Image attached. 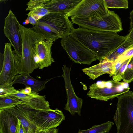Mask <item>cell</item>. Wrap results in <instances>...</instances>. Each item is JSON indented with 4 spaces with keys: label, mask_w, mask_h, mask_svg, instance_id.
<instances>
[{
    "label": "cell",
    "mask_w": 133,
    "mask_h": 133,
    "mask_svg": "<svg viewBox=\"0 0 133 133\" xmlns=\"http://www.w3.org/2000/svg\"><path fill=\"white\" fill-rule=\"evenodd\" d=\"M69 35L92 51L100 62L126 39L125 36L117 33L81 27L74 28Z\"/></svg>",
    "instance_id": "obj_1"
},
{
    "label": "cell",
    "mask_w": 133,
    "mask_h": 133,
    "mask_svg": "<svg viewBox=\"0 0 133 133\" xmlns=\"http://www.w3.org/2000/svg\"><path fill=\"white\" fill-rule=\"evenodd\" d=\"M19 26L22 42L21 57H18L15 51H13L16 72L17 75L25 73L30 74L37 68L32 49L33 43L37 39L45 38L34 32L31 28L25 27L20 23Z\"/></svg>",
    "instance_id": "obj_2"
},
{
    "label": "cell",
    "mask_w": 133,
    "mask_h": 133,
    "mask_svg": "<svg viewBox=\"0 0 133 133\" xmlns=\"http://www.w3.org/2000/svg\"><path fill=\"white\" fill-rule=\"evenodd\" d=\"M117 98L113 118L117 133H133V92L129 91Z\"/></svg>",
    "instance_id": "obj_3"
},
{
    "label": "cell",
    "mask_w": 133,
    "mask_h": 133,
    "mask_svg": "<svg viewBox=\"0 0 133 133\" xmlns=\"http://www.w3.org/2000/svg\"><path fill=\"white\" fill-rule=\"evenodd\" d=\"M71 18L73 24L90 29L116 33L123 30L119 16L114 11L110 10L108 14L100 17L83 18L73 16Z\"/></svg>",
    "instance_id": "obj_4"
},
{
    "label": "cell",
    "mask_w": 133,
    "mask_h": 133,
    "mask_svg": "<svg viewBox=\"0 0 133 133\" xmlns=\"http://www.w3.org/2000/svg\"><path fill=\"white\" fill-rule=\"evenodd\" d=\"M124 82L113 80L101 81L92 84L87 95L92 98L107 101L128 92L130 88L123 86Z\"/></svg>",
    "instance_id": "obj_5"
},
{
    "label": "cell",
    "mask_w": 133,
    "mask_h": 133,
    "mask_svg": "<svg viewBox=\"0 0 133 133\" xmlns=\"http://www.w3.org/2000/svg\"><path fill=\"white\" fill-rule=\"evenodd\" d=\"M60 43L70 58L76 63L90 65L98 60L92 51L69 34L62 38Z\"/></svg>",
    "instance_id": "obj_6"
},
{
    "label": "cell",
    "mask_w": 133,
    "mask_h": 133,
    "mask_svg": "<svg viewBox=\"0 0 133 133\" xmlns=\"http://www.w3.org/2000/svg\"><path fill=\"white\" fill-rule=\"evenodd\" d=\"M109 11L104 0H82L66 15L68 17L96 18L106 15Z\"/></svg>",
    "instance_id": "obj_7"
},
{
    "label": "cell",
    "mask_w": 133,
    "mask_h": 133,
    "mask_svg": "<svg viewBox=\"0 0 133 133\" xmlns=\"http://www.w3.org/2000/svg\"><path fill=\"white\" fill-rule=\"evenodd\" d=\"M33 117L38 131L56 128L65 119L62 111L58 109L36 110Z\"/></svg>",
    "instance_id": "obj_8"
},
{
    "label": "cell",
    "mask_w": 133,
    "mask_h": 133,
    "mask_svg": "<svg viewBox=\"0 0 133 133\" xmlns=\"http://www.w3.org/2000/svg\"><path fill=\"white\" fill-rule=\"evenodd\" d=\"M2 65L0 72V85L10 84L17 75L13 51L10 43L5 44L4 52L0 53Z\"/></svg>",
    "instance_id": "obj_9"
},
{
    "label": "cell",
    "mask_w": 133,
    "mask_h": 133,
    "mask_svg": "<svg viewBox=\"0 0 133 133\" xmlns=\"http://www.w3.org/2000/svg\"><path fill=\"white\" fill-rule=\"evenodd\" d=\"M19 23L15 15L10 10L4 19L3 32L13 46L17 56L20 57L22 51V42L19 31Z\"/></svg>",
    "instance_id": "obj_10"
},
{
    "label": "cell",
    "mask_w": 133,
    "mask_h": 133,
    "mask_svg": "<svg viewBox=\"0 0 133 133\" xmlns=\"http://www.w3.org/2000/svg\"><path fill=\"white\" fill-rule=\"evenodd\" d=\"M55 41L53 39L42 38L34 42L32 49L37 68L43 69L50 66L54 62L52 57L51 48L53 42Z\"/></svg>",
    "instance_id": "obj_11"
},
{
    "label": "cell",
    "mask_w": 133,
    "mask_h": 133,
    "mask_svg": "<svg viewBox=\"0 0 133 133\" xmlns=\"http://www.w3.org/2000/svg\"><path fill=\"white\" fill-rule=\"evenodd\" d=\"M62 69L63 73L62 76L65 82V87L67 97V102L64 109L68 111L72 115L77 113L81 116L83 100L82 99L78 97L74 91L70 78L71 68L64 65L62 67Z\"/></svg>",
    "instance_id": "obj_12"
},
{
    "label": "cell",
    "mask_w": 133,
    "mask_h": 133,
    "mask_svg": "<svg viewBox=\"0 0 133 133\" xmlns=\"http://www.w3.org/2000/svg\"><path fill=\"white\" fill-rule=\"evenodd\" d=\"M4 109L17 117L20 121L26 133H37L38 132L33 117L36 110L22 103Z\"/></svg>",
    "instance_id": "obj_13"
},
{
    "label": "cell",
    "mask_w": 133,
    "mask_h": 133,
    "mask_svg": "<svg viewBox=\"0 0 133 133\" xmlns=\"http://www.w3.org/2000/svg\"><path fill=\"white\" fill-rule=\"evenodd\" d=\"M39 21L47 23L55 29L62 37L69 34L74 28L72 23L66 14L50 13Z\"/></svg>",
    "instance_id": "obj_14"
},
{
    "label": "cell",
    "mask_w": 133,
    "mask_h": 133,
    "mask_svg": "<svg viewBox=\"0 0 133 133\" xmlns=\"http://www.w3.org/2000/svg\"><path fill=\"white\" fill-rule=\"evenodd\" d=\"M11 96L16 97L24 104L36 110H48L51 109L49 102L46 99L45 95H40L38 93L32 92L30 94H25L19 91L17 93Z\"/></svg>",
    "instance_id": "obj_15"
},
{
    "label": "cell",
    "mask_w": 133,
    "mask_h": 133,
    "mask_svg": "<svg viewBox=\"0 0 133 133\" xmlns=\"http://www.w3.org/2000/svg\"><path fill=\"white\" fill-rule=\"evenodd\" d=\"M82 0H44L45 8L50 12L66 14L75 8Z\"/></svg>",
    "instance_id": "obj_16"
},
{
    "label": "cell",
    "mask_w": 133,
    "mask_h": 133,
    "mask_svg": "<svg viewBox=\"0 0 133 133\" xmlns=\"http://www.w3.org/2000/svg\"><path fill=\"white\" fill-rule=\"evenodd\" d=\"M50 80L40 81L31 76L29 74L22 73L17 75L13 82L10 84L12 85L16 83L24 84L26 87H30L32 92L38 93L44 89Z\"/></svg>",
    "instance_id": "obj_17"
},
{
    "label": "cell",
    "mask_w": 133,
    "mask_h": 133,
    "mask_svg": "<svg viewBox=\"0 0 133 133\" xmlns=\"http://www.w3.org/2000/svg\"><path fill=\"white\" fill-rule=\"evenodd\" d=\"M114 62L104 61L96 65L82 69L83 72L90 78L94 80L101 75L106 74H109L111 77L113 73Z\"/></svg>",
    "instance_id": "obj_18"
},
{
    "label": "cell",
    "mask_w": 133,
    "mask_h": 133,
    "mask_svg": "<svg viewBox=\"0 0 133 133\" xmlns=\"http://www.w3.org/2000/svg\"><path fill=\"white\" fill-rule=\"evenodd\" d=\"M17 117L5 109L0 110V133H16Z\"/></svg>",
    "instance_id": "obj_19"
},
{
    "label": "cell",
    "mask_w": 133,
    "mask_h": 133,
    "mask_svg": "<svg viewBox=\"0 0 133 133\" xmlns=\"http://www.w3.org/2000/svg\"><path fill=\"white\" fill-rule=\"evenodd\" d=\"M44 0H30L26 4L28 7L26 10H29L27 14L31 16L37 21L50 13L45 9L43 4Z\"/></svg>",
    "instance_id": "obj_20"
},
{
    "label": "cell",
    "mask_w": 133,
    "mask_h": 133,
    "mask_svg": "<svg viewBox=\"0 0 133 133\" xmlns=\"http://www.w3.org/2000/svg\"><path fill=\"white\" fill-rule=\"evenodd\" d=\"M31 29L35 32L43 35L46 39H53L56 40L62 37L55 29L43 22L39 21L38 25Z\"/></svg>",
    "instance_id": "obj_21"
},
{
    "label": "cell",
    "mask_w": 133,
    "mask_h": 133,
    "mask_svg": "<svg viewBox=\"0 0 133 133\" xmlns=\"http://www.w3.org/2000/svg\"><path fill=\"white\" fill-rule=\"evenodd\" d=\"M133 46V42L125 39L123 42L100 62L107 61H112L114 62L125 51Z\"/></svg>",
    "instance_id": "obj_22"
},
{
    "label": "cell",
    "mask_w": 133,
    "mask_h": 133,
    "mask_svg": "<svg viewBox=\"0 0 133 133\" xmlns=\"http://www.w3.org/2000/svg\"><path fill=\"white\" fill-rule=\"evenodd\" d=\"M114 124L113 122L108 121L100 125L93 126L87 130L79 129L78 133H108Z\"/></svg>",
    "instance_id": "obj_23"
},
{
    "label": "cell",
    "mask_w": 133,
    "mask_h": 133,
    "mask_svg": "<svg viewBox=\"0 0 133 133\" xmlns=\"http://www.w3.org/2000/svg\"><path fill=\"white\" fill-rule=\"evenodd\" d=\"M21 103V100L11 96L0 98V110L13 107Z\"/></svg>",
    "instance_id": "obj_24"
},
{
    "label": "cell",
    "mask_w": 133,
    "mask_h": 133,
    "mask_svg": "<svg viewBox=\"0 0 133 133\" xmlns=\"http://www.w3.org/2000/svg\"><path fill=\"white\" fill-rule=\"evenodd\" d=\"M107 7L112 8H128L127 0H104Z\"/></svg>",
    "instance_id": "obj_25"
},
{
    "label": "cell",
    "mask_w": 133,
    "mask_h": 133,
    "mask_svg": "<svg viewBox=\"0 0 133 133\" xmlns=\"http://www.w3.org/2000/svg\"><path fill=\"white\" fill-rule=\"evenodd\" d=\"M131 58L123 62L116 72L112 76L113 80L116 81H119L123 80L124 72Z\"/></svg>",
    "instance_id": "obj_26"
},
{
    "label": "cell",
    "mask_w": 133,
    "mask_h": 133,
    "mask_svg": "<svg viewBox=\"0 0 133 133\" xmlns=\"http://www.w3.org/2000/svg\"><path fill=\"white\" fill-rule=\"evenodd\" d=\"M19 90L15 89L10 84L0 85V98L10 96L17 93Z\"/></svg>",
    "instance_id": "obj_27"
},
{
    "label": "cell",
    "mask_w": 133,
    "mask_h": 133,
    "mask_svg": "<svg viewBox=\"0 0 133 133\" xmlns=\"http://www.w3.org/2000/svg\"><path fill=\"white\" fill-rule=\"evenodd\" d=\"M123 80V82L128 83L133 81V57L127 65Z\"/></svg>",
    "instance_id": "obj_28"
},
{
    "label": "cell",
    "mask_w": 133,
    "mask_h": 133,
    "mask_svg": "<svg viewBox=\"0 0 133 133\" xmlns=\"http://www.w3.org/2000/svg\"><path fill=\"white\" fill-rule=\"evenodd\" d=\"M133 57V46L129 48L120 56L114 61H121L123 62Z\"/></svg>",
    "instance_id": "obj_29"
},
{
    "label": "cell",
    "mask_w": 133,
    "mask_h": 133,
    "mask_svg": "<svg viewBox=\"0 0 133 133\" xmlns=\"http://www.w3.org/2000/svg\"><path fill=\"white\" fill-rule=\"evenodd\" d=\"M25 21V23L26 24L29 23L34 26L38 25L39 22V20H36L31 16H28L27 19Z\"/></svg>",
    "instance_id": "obj_30"
},
{
    "label": "cell",
    "mask_w": 133,
    "mask_h": 133,
    "mask_svg": "<svg viewBox=\"0 0 133 133\" xmlns=\"http://www.w3.org/2000/svg\"><path fill=\"white\" fill-rule=\"evenodd\" d=\"M18 120L16 127V133H26L25 130L22 125L20 121L18 118Z\"/></svg>",
    "instance_id": "obj_31"
},
{
    "label": "cell",
    "mask_w": 133,
    "mask_h": 133,
    "mask_svg": "<svg viewBox=\"0 0 133 133\" xmlns=\"http://www.w3.org/2000/svg\"><path fill=\"white\" fill-rule=\"evenodd\" d=\"M129 33L126 35V39L133 43V28L129 30Z\"/></svg>",
    "instance_id": "obj_32"
},
{
    "label": "cell",
    "mask_w": 133,
    "mask_h": 133,
    "mask_svg": "<svg viewBox=\"0 0 133 133\" xmlns=\"http://www.w3.org/2000/svg\"><path fill=\"white\" fill-rule=\"evenodd\" d=\"M19 90L21 92L25 94H29L32 92L31 88L29 87H26L25 88L19 89Z\"/></svg>",
    "instance_id": "obj_33"
},
{
    "label": "cell",
    "mask_w": 133,
    "mask_h": 133,
    "mask_svg": "<svg viewBox=\"0 0 133 133\" xmlns=\"http://www.w3.org/2000/svg\"><path fill=\"white\" fill-rule=\"evenodd\" d=\"M129 18L130 20V29H131L133 28V10L131 12L130 14Z\"/></svg>",
    "instance_id": "obj_34"
},
{
    "label": "cell",
    "mask_w": 133,
    "mask_h": 133,
    "mask_svg": "<svg viewBox=\"0 0 133 133\" xmlns=\"http://www.w3.org/2000/svg\"><path fill=\"white\" fill-rule=\"evenodd\" d=\"M58 129L54 128L47 130V133H58Z\"/></svg>",
    "instance_id": "obj_35"
},
{
    "label": "cell",
    "mask_w": 133,
    "mask_h": 133,
    "mask_svg": "<svg viewBox=\"0 0 133 133\" xmlns=\"http://www.w3.org/2000/svg\"><path fill=\"white\" fill-rule=\"evenodd\" d=\"M37 133H47V130H40Z\"/></svg>",
    "instance_id": "obj_36"
}]
</instances>
